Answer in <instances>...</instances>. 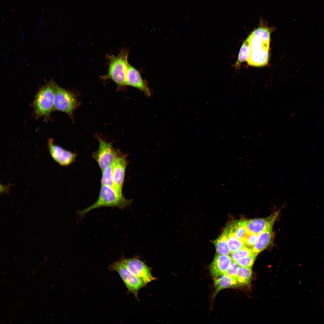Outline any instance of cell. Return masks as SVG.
Listing matches in <instances>:
<instances>
[{"mask_svg": "<svg viewBox=\"0 0 324 324\" xmlns=\"http://www.w3.org/2000/svg\"><path fill=\"white\" fill-rule=\"evenodd\" d=\"M274 29L269 27L266 22L260 19L258 27L248 37L250 45V53L247 61L249 65L261 67L268 62L270 34Z\"/></svg>", "mask_w": 324, "mask_h": 324, "instance_id": "obj_1", "label": "cell"}, {"mask_svg": "<svg viewBox=\"0 0 324 324\" xmlns=\"http://www.w3.org/2000/svg\"><path fill=\"white\" fill-rule=\"evenodd\" d=\"M129 54V51L124 49L121 50L116 55H106V57L109 61L108 73L101 76L100 79L111 80L116 84L118 89H124L127 86L126 77Z\"/></svg>", "mask_w": 324, "mask_h": 324, "instance_id": "obj_2", "label": "cell"}, {"mask_svg": "<svg viewBox=\"0 0 324 324\" xmlns=\"http://www.w3.org/2000/svg\"><path fill=\"white\" fill-rule=\"evenodd\" d=\"M55 83L54 81L51 80L37 92L33 103L34 114L36 118L43 117L47 120L54 110Z\"/></svg>", "mask_w": 324, "mask_h": 324, "instance_id": "obj_3", "label": "cell"}, {"mask_svg": "<svg viewBox=\"0 0 324 324\" xmlns=\"http://www.w3.org/2000/svg\"><path fill=\"white\" fill-rule=\"evenodd\" d=\"M131 200L125 198L123 195L118 194L110 187L101 185L99 196L97 201L92 205L86 208L77 212L80 218H82L90 211L102 207H116L123 209L132 203Z\"/></svg>", "mask_w": 324, "mask_h": 324, "instance_id": "obj_4", "label": "cell"}, {"mask_svg": "<svg viewBox=\"0 0 324 324\" xmlns=\"http://www.w3.org/2000/svg\"><path fill=\"white\" fill-rule=\"evenodd\" d=\"M55 96L54 110L62 112L73 118L74 110L80 103L74 93L55 84Z\"/></svg>", "mask_w": 324, "mask_h": 324, "instance_id": "obj_5", "label": "cell"}, {"mask_svg": "<svg viewBox=\"0 0 324 324\" xmlns=\"http://www.w3.org/2000/svg\"><path fill=\"white\" fill-rule=\"evenodd\" d=\"M108 269L111 272H116L118 274L128 291L136 298L139 290L146 285L129 271L122 259L113 262Z\"/></svg>", "mask_w": 324, "mask_h": 324, "instance_id": "obj_6", "label": "cell"}, {"mask_svg": "<svg viewBox=\"0 0 324 324\" xmlns=\"http://www.w3.org/2000/svg\"><path fill=\"white\" fill-rule=\"evenodd\" d=\"M99 142L98 149L93 153L92 158L98 164L101 171L111 164L118 155L119 151H116L112 142L106 141L97 136Z\"/></svg>", "mask_w": 324, "mask_h": 324, "instance_id": "obj_7", "label": "cell"}, {"mask_svg": "<svg viewBox=\"0 0 324 324\" xmlns=\"http://www.w3.org/2000/svg\"><path fill=\"white\" fill-rule=\"evenodd\" d=\"M122 259L129 271L145 285L156 280L152 275V268L139 259L134 257Z\"/></svg>", "mask_w": 324, "mask_h": 324, "instance_id": "obj_8", "label": "cell"}, {"mask_svg": "<svg viewBox=\"0 0 324 324\" xmlns=\"http://www.w3.org/2000/svg\"><path fill=\"white\" fill-rule=\"evenodd\" d=\"M278 214V212L264 218L240 220L241 225L249 233L258 235L264 231L271 222L274 221Z\"/></svg>", "mask_w": 324, "mask_h": 324, "instance_id": "obj_9", "label": "cell"}, {"mask_svg": "<svg viewBox=\"0 0 324 324\" xmlns=\"http://www.w3.org/2000/svg\"><path fill=\"white\" fill-rule=\"evenodd\" d=\"M126 79L127 86L139 89L147 96L151 95L150 90L146 82L142 78L139 71L129 63L127 67Z\"/></svg>", "mask_w": 324, "mask_h": 324, "instance_id": "obj_10", "label": "cell"}, {"mask_svg": "<svg viewBox=\"0 0 324 324\" xmlns=\"http://www.w3.org/2000/svg\"><path fill=\"white\" fill-rule=\"evenodd\" d=\"M128 161L126 156L119 152L118 155L114 160L113 179L118 190L122 194L123 188Z\"/></svg>", "mask_w": 324, "mask_h": 324, "instance_id": "obj_11", "label": "cell"}, {"mask_svg": "<svg viewBox=\"0 0 324 324\" xmlns=\"http://www.w3.org/2000/svg\"><path fill=\"white\" fill-rule=\"evenodd\" d=\"M232 261L228 255H216L210 266L212 276L215 278L225 274Z\"/></svg>", "mask_w": 324, "mask_h": 324, "instance_id": "obj_12", "label": "cell"}, {"mask_svg": "<svg viewBox=\"0 0 324 324\" xmlns=\"http://www.w3.org/2000/svg\"><path fill=\"white\" fill-rule=\"evenodd\" d=\"M274 222H271L264 231L259 234L255 244L251 248L254 254L257 255L269 245L271 240Z\"/></svg>", "mask_w": 324, "mask_h": 324, "instance_id": "obj_13", "label": "cell"}, {"mask_svg": "<svg viewBox=\"0 0 324 324\" xmlns=\"http://www.w3.org/2000/svg\"><path fill=\"white\" fill-rule=\"evenodd\" d=\"M214 283L215 287L214 296L223 289L235 287L239 285L236 278L225 274L215 278Z\"/></svg>", "mask_w": 324, "mask_h": 324, "instance_id": "obj_14", "label": "cell"}, {"mask_svg": "<svg viewBox=\"0 0 324 324\" xmlns=\"http://www.w3.org/2000/svg\"><path fill=\"white\" fill-rule=\"evenodd\" d=\"M114 161L109 165L103 170L100 182L101 185L108 186L113 189L116 193L120 196L123 195L118 190L115 186L113 179V170Z\"/></svg>", "mask_w": 324, "mask_h": 324, "instance_id": "obj_15", "label": "cell"}, {"mask_svg": "<svg viewBox=\"0 0 324 324\" xmlns=\"http://www.w3.org/2000/svg\"><path fill=\"white\" fill-rule=\"evenodd\" d=\"M227 234L223 232L222 234L213 241L216 250L218 254L228 255L230 253L227 242Z\"/></svg>", "mask_w": 324, "mask_h": 324, "instance_id": "obj_16", "label": "cell"}, {"mask_svg": "<svg viewBox=\"0 0 324 324\" xmlns=\"http://www.w3.org/2000/svg\"><path fill=\"white\" fill-rule=\"evenodd\" d=\"M250 45L248 38L242 44L239 52L237 61L233 66L236 69L239 68L241 64L247 61L250 53Z\"/></svg>", "mask_w": 324, "mask_h": 324, "instance_id": "obj_17", "label": "cell"}, {"mask_svg": "<svg viewBox=\"0 0 324 324\" xmlns=\"http://www.w3.org/2000/svg\"><path fill=\"white\" fill-rule=\"evenodd\" d=\"M251 268L239 266L237 270L236 279L239 285L248 284L251 278Z\"/></svg>", "mask_w": 324, "mask_h": 324, "instance_id": "obj_18", "label": "cell"}, {"mask_svg": "<svg viewBox=\"0 0 324 324\" xmlns=\"http://www.w3.org/2000/svg\"><path fill=\"white\" fill-rule=\"evenodd\" d=\"M77 155L76 153L64 149L59 154L57 163L61 166H68L75 161Z\"/></svg>", "mask_w": 324, "mask_h": 324, "instance_id": "obj_19", "label": "cell"}, {"mask_svg": "<svg viewBox=\"0 0 324 324\" xmlns=\"http://www.w3.org/2000/svg\"><path fill=\"white\" fill-rule=\"evenodd\" d=\"M227 242L230 253L237 251L245 246L243 241L231 234H227Z\"/></svg>", "mask_w": 324, "mask_h": 324, "instance_id": "obj_20", "label": "cell"}, {"mask_svg": "<svg viewBox=\"0 0 324 324\" xmlns=\"http://www.w3.org/2000/svg\"><path fill=\"white\" fill-rule=\"evenodd\" d=\"M254 254L251 248L244 247L240 250L236 252L232 253L231 257L233 261H236L237 260Z\"/></svg>", "mask_w": 324, "mask_h": 324, "instance_id": "obj_21", "label": "cell"}, {"mask_svg": "<svg viewBox=\"0 0 324 324\" xmlns=\"http://www.w3.org/2000/svg\"><path fill=\"white\" fill-rule=\"evenodd\" d=\"M257 255L253 254L239 259L236 262L240 266L251 268Z\"/></svg>", "mask_w": 324, "mask_h": 324, "instance_id": "obj_22", "label": "cell"}, {"mask_svg": "<svg viewBox=\"0 0 324 324\" xmlns=\"http://www.w3.org/2000/svg\"><path fill=\"white\" fill-rule=\"evenodd\" d=\"M258 236V235L250 233L244 242L245 246L249 248H252L257 240Z\"/></svg>", "mask_w": 324, "mask_h": 324, "instance_id": "obj_23", "label": "cell"}, {"mask_svg": "<svg viewBox=\"0 0 324 324\" xmlns=\"http://www.w3.org/2000/svg\"><path fill=\"white\" fill-rule=\"evenodd\" d=\"M239 266L236 262L233 261L225 274L231 277L236 278L237 270Z\"/></svg>", "mask_w": 324, "mask_h": 324, "instance_id": "obj_24", "label": "cell"}]
</instances>
